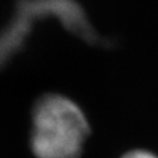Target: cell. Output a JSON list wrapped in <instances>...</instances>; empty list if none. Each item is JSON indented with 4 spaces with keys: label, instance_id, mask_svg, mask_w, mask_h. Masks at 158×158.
<instances>
[{
    "label": "cell",
    "instance_id": "cell-1",
    "mask_svg": "<svg viewBox=\"0 0 158 158\" xmlns=\"http://www.w3.org/2000/svg\"><path fill=\"white\" fill-rule=\"evenodd\" d=\"M89 135L84 111L69 97L48 94L35 103L30 146L36 158H80Z\"/></svg>",
    "mask_w": 158,
    "mask_h": 158
},
{
    "label": "cell",
    "instance_id": "cell-2",
    "mask_svg": "<svg viewBox=\"0 0 158 158\" xmlns=\"http://www.w3.org/2000/svg\"><path fill=\"white\" fill-rule=\"evenodd\" d=\"M18 20L20 25L9 26L14 32L4 31L6 34L0 35V65L10 55L20 48L23 39L31 29V21L35 18H43L45 15H55L60 18L66 29L75 32L85 40L96 39L91 24L89 23L81 5L75 0H21L19 3Z\"/></svg>",
    "mask_w": 158,
    "mask_h": 158
},
{
    "label": "cell",
    "instance_id": "cell-3",
    "mask_svg": "<svg viewBox=\"0 0 158 158\" xmlns=\"http://www.w3.org/2000/svg\"><path fill=\"white\" fill-rule=\"evenodd\" d=\"M121 158H158L157 154H154L151 151H146V149H133L127 152L126 154H123Z\"/></svg>",
    "mask_w": 158,
    "mask_h": 158
}]
</instances>
